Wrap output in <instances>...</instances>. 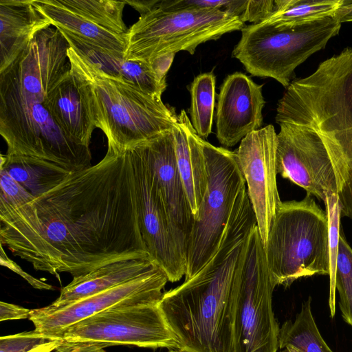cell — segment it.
<instances>
[{"instance_id": "1", "label": "cell", "mask_w": 352, "mask_h": 352, "mask_svg": "<svg viewBox=\"0 0 352 352\" xmlns=\"http://www.w3.org/2000/svg\"><path fill=\"white\" fill-rule=\"evenodd\" d=\"M0 243L60 280L108 263L148 258L128 151L101 161L16 208L0 206Z\"/></svg>"}, {"instance_id": "2", "label": "cell", "mask_w": 352, "mask_h": 352, "mask_svg": "<svg viewBox=\"0 0 352 352\" xmlns=\"http://www.w3.org/2000/svg\"><path fill=\"white\" fill-rule=\"evenodd\" d=\"M69 47L58 28L47 27L0 72V134L7 155L42 160L74 173L91 166L90 149L67 136L52 113L56 88L71 72Z\"/></svg>"}, {"instance_id": "3", "label": "cell", "mask_w": 352, "mask_h": 352, "mask_svg": "<svg viewBox=\"0 0 352 352\" xmlns=\"http://www.w3.org/2000/svg\"><path fill=\"white\" fill-rule=\"evenodd\" d=\"M256 219L245 188L209 262L159 301L182 352H234L236 272Z\"/></svg>"}, {"instance_id": "4", "label": "cell", "mask_w": 352, "mask_h": 352, "mask_svg": "<svg viewBox=\"0 0 352 352\" xmlns=\"http://www.w3.org/2000/svg\"><path fill=\"white\" fill-rule=\"evenodd\" d=\"M67 53L87 112L106 135L108 149L125 152L173 129L178 115L162 98L105 74L72 47Z\"/></svg>"}, {"instance_id": "5", "label": "cell", "mask_w": 352, "mask_h": 352, "mask_svg": "<svg viewBox=\"0 0 352 352\" xmlns=\"http://www.w3.org/2000/svg\"><path fill=\"white\" fill-rule=\"evenodd\" d=\"M275 120L314 131L331 162L352 154V48L292 80L277 104Z\"/></svg>"}, {"instance_id": "6", "label": "cell", "mask_w": 352, "mask_h": 352, "mask_svg": "<svg viewBox=\"0 0 352 352\" xmlns=\"http://www.w3.org/2000/svg\"><path fill=\"white\" fill-rule=\"evenodd\" d=\"M329 219L308 195L282 201L264 245L276 285L289 287L300 278L331 272Z\"/></svg>"}, {"instance_id": "7", "label": "cell", "mask_w": 352, "mask_h": 352, "mask_svg": "<svg viewBox=\"0 0 352 352\" xmlns=\"http://www.w3.org/2000/svg\"><path fill=\"white\" fill-rule=\"evenodd\" d=\"M140 14L125 34L124 58L151 64L180 51L194 54L198 45L225 34L241 30L239 16L208 8L164 10L156 6Z\"/></svg>"}, {"instance_id": "8", "label": "cell", "mask_w": 352, "mask_h": 352, "mask_svg": "<svg viewBox=\"0 0 352 352\" xmlns=\"http://www.w3.org/2000/svg\"><path fill=\"white\" fill-rule=\"evenodd\" d=\"M341 25L336 17L329 16L294 28L261 23L245 25L232 56L252 76L274 78L287 88L295 69L324 48Z\"/></svg>"}, {"instance_id": "9", "label": "cell", "mask_w": 352, "mask_h": 352, "mask_svg": "<svg viewBox=\"0 0 352 352\" xmlns=\"http://www.w3.org/2000/svg\"><path fill=\"white\" fill-rule=\"evenodd\" d=\"M234 352H277L280 327L272 308L276 286L257 226L252 230L236 272Z\"/></svg>"}, {"instance_id": "10", "label": "cell", "mask_w": 352, "mask_h": 352, "mask_svg": "<svg viewBox=\"0 0 352 352\" xmlns=\"http://www.w3.org/2000/svg\"><path fill=\"white\" fill-rule=\"evenodd\" d=\"M208 186L195 217L186 252L188 279L213 257L245 182L234 151L204 140Z\"/></svg>"}, {"instance_id": "11", "label": "cell", "mask_w": 352, "mask_h": 352, "mask_svg": "<svg viewBox=\"0 0 352 352\" xmlns=\"http://www.w3.org/2000/svg\"><path fill=\"white\" fill-rule=\"evenodd\" d=\"M60 338L69 342L133 345L142 348L177 349L159 302L128 304L109 308L66 329Z\"/></svg>"}, {"instance_id": "12", "label": "cell", "mask_w": 352, "mask_h": 352, "mask_svg": "<svg viewBox=\"0 0 352 352\" xmlns=\"http://www.w3.org/2000/svg\"><path fill=\"white\" fill-rule=\"evenodd\" d=\"M130 155L140 230L150 258L170 282L186 274V258L181 251L152 170L137 146Z\"/></svg>"}, {"instance_id": "13", "label": "cell", "mask_w": 352, "mask_h": 352, "mask_svg": "<svg viewBox=\"0 0 352 352\" xmlns=\"http://www.w3.org/2000/svg\"><path fill=\"white\" fill-rule=\"evenodd\" d=\"M277 133L276 168L282 177L324 203L337 196L335 169L320 138L313 131L281 123Z\"/></svg>"}, {"instance_id": "14", "label": "cell", "mask_w": 352, "mask_h": 352, "mask_svg": "<svg viewBox=\"0 0 352 352\" xmlns=\"http://www.w3.org/2000/svg\"><path fill=\"white\" fill-rule=\"evenodd\" d=\"M168 281L166 273L157 266L129 282L60 309H33L29 320L34 325L36 331L51 338L61 339L63 332L69 327L109 308L128 304L159 302L163 295L162 289Z\"/></svg>"}, {"instance_id": "15", "label": "cell", "mask_w": 352, "mask_h": 352, "mask_svg": "<svg viewBox=\"0 0 352 352\" xmlns=\"http://www.w3.org/2000/svg\"><path fill=\"white\" fill-rule=\"evenodd\" d=\"M276 145L277 133L268 124L247 135L234 151L263 245L282 202L276 182Z\"/></svg>"}, {"instance_id": "16", "label": "cell", "mask_w": 352, "mask_h": 352, "mask_svg": "<svg viewBox=\"0 0 352 352\" xmlns=\"http://www.w3.org/2000/svg\"><path fill=\"white\" fill-rule=\"evenodd\" d=\"M135 146L153 171L178 245L186 258L195 216L177 168L173 129Z\"/></svg>"}, {"instance_id": "17", "label": "cell", "mask_w": 352, "mask_h": 352, "mask_svg": "<svg viewBox=\"0 0 352 352\" xmlns=\"http://www.w3.org/2000/svg\"><path fill=\"white\" fill-rule=\"evenodd\" d=\"M263 86L239 72L224 79L216 112V136L220 144L232 147L251 132L262 128L266 103Z\"/></svg>"}, {"instance_id": "18", "label": "cell", "mask_w": 352, "mask_h": 352, "mask_svg": "<svg viewBox=\"0 0 352 352\" xmlns=\"http://www.w3.org/2000/svg\"><path fill=\"white\" fill-rule=\"evenodd\" d=\"M173 133L177 168L195 217L208 186L205 140L197 134L184 109L178 115Z\"/></svg>"}, {"instance_id": "19", "label": "cell", "mask_w": 352, "mask_h": 352, "mask_svg": "<svg viewBox=\"0 0 352 352\" xmlns=\"http://www.w3.org/2000/svg\"><path fill=\"white\" fill-rule=\"evenodd\" d=\"M158 266L151 258H138L112 262L73 280L60 290L58 298L47 310L65 307L90 296L135 279ZM160 267V266H159Z\"/></svg>"}, {"instance_id": "20", "label": "cell", "mask_w": 352, "mask_h": 352, "mask_svg": "<svg viewBox=\"0 0 352 352\" xmlns=\"http://www.w3.org/2000/svg\"><path fill=\"white\" fill-rule=\"evenodd\" d=\"M51 25L32 0H0V72L15 60L38 32Z\"/></svg>"}, {"instance_id": "21", "label": "cell", "mask_w": 352, "mask_h": 352, "mask_svg": "<svg viewBox=\"0 0 352 352\" xmlns=\"http://www.w3.org/2000/svg\"><path fill=\"white\" fill-rule=\"evenodd\" d=\"M60 32L70 47L105 74L135 86L145 93L162 98L167 86L166 82L157 76L151 65L126 59L123 54L102 49Z\"/></svg>"}, {"instance_id": "22", "label": "cell", "mask_w": 352, "mask_h": 352, "mask_svg": "<svg viewBox=\"0 0 352 352\" xmlns=\"http://www.w3.org/2000/svg\"><path fill=\"white\" fill-rule=\"evenodd\" d=\"M32 2L50 20L51 25L59 30L102 49L124 54L125 34L102 28L63 8L56 0H32Z\"/></svg>"}, {"instance_id": "23", "label": "cell", "mask_w": 352, "mask_h": 352, "mask_svg": "<svg viewBox=\"0 0 352 352\" xmlns=\"http://www.w3.org/2000/svg\"><path fill=\"white\" fill-rule=\"evenodd\" d=\"M52 113L56 122L67 136L80 145L89 148L91 135L96 128L71 72L56 88Z\"/></svg>"}, {"instance_id": "24", "label": "cell", "mask_w": 352, "mask_h": 352, "mask_svg": "<svg viewBox=\"0 0 352 352\" xmlns=\"http://www.w3.org/2000/svg\"><path fill=\"white\" fill-rule=\"evenodd\" d=\"M0 168L35 198L58 186L72 173L42 160L7 154L1 155Z\"/></svg>"}, {"instance_id": "25", "label": "cell", "mask_w": 352, "mask_h": 352, "mask_svg": "<svg viewBox=\"0 0 352 352\" xmlns=\"http://www.w3.org/2000/svg\"><path fill=\"white\" fill-rule=\"evenodd\" d=\"M311 302V298L304 301L295 320H287L280 327L278 348L283 352H333L320 333Z\"/></svg>"}, {"instance_id": "26", "label": "cell", "mask_w": 352, "mask_h": 352, "mask_svg": "<svg viewBox=\"0 0 352 352\" xmlns=\"http://www.w3.org/2000/svg\"><path fill=\"white\" fill-rule=\"evenodd\" d=\"M343 0H275L274 12L261 23L294 28L334 16Z\"/></svg>"}, {"instance_id": "27", "label": "cell", "mask_w": 352, "mask_h": 352, "mask_svg": "<svg viewBox=\"0 0 352 352\" xmlns=\"http://www.w3.org/2000/svg\"><path fill=\"white\" fill-rule=\"evenodd\" d=\"M216 76L213 72L200 74L190 83V122L197 134L205 140L212 132L215 101Z\"/></svg>"}, {"instance_id": "28", "label": "cell", "mask_w": 352, "mask_h": 352, "mask_svg": "<svg viewBox=\"0 0 352 352\" xmlns=\"http://www.w3.org/2000/svg\"><path fill=\"white\" fill-rule=\"evenodd\" d=\"M63 8L113 32L126 34L122 19L125 1L56 0Z\"/></svg>"}, {"instance_id": "29", "label": "cell", "mask_w": 352, "mask_h": 352, "mask_svg": "<svg viewBox=\"0 0 352 352\" xmlns=\"http://www.w3.org/2000/svg\"><path fill=\"white\" fill-rule=\"evenodd\" d=\"M335 287L344 320L352 327V248L340 229L335 270Z\"/></svg>"}, {"instance_id": "30", "label": "cell", "mask_w": 352, "mask_h": 352, "mask_svg": "<svg viewBox=\"0 0 352 352\" xmlns=\"http://www.w3.org/2000/svg\"><path fill=\"white\" fill-rule=\"evenodd\" d=\"M245 3L246 0H157L156 6L160 8L169 10L194 8L217 9L239 16L244 10Z\"/></svg>"}, {"instance_id": "31", "label": "cell", "mask_w": 352, "mask_h": 352, "mask_svg": "<svg viewBox=\"0 0 352 352\" xmlns=\"http://www.w3.org/2000/svg\"><path fill=\"white\" fill-rule=\"evenodd\" d=\"M0 206L19 207L35 197L3 168H0Z\"/></svg>"}, {"instance_id": "32", "label": "cell", "mask_w": 352, "mask_h": 352, "mask_svg": "<svg viewBox=\"0 0 352 352\" xmlns=\"http://www.w3.org/2000/svg\"><path fill=\"white\" fill-rule=\"evenodd\" d=\"M57 338H49L35 330L1 336L0 352H29Z\"/></svg>"}, {"instance_id": "33", "label": "cell", "mask_w": 352, "mask_h": 352, "mask_svg": "<svg viewBox=\"0 0 352 352\" xmlns=\"http://www.w3.org/2000/svg\"><path fill=\"white\" fill-rule=\"evenodd\" d=\"M275 10V0H247L245 8L239 16L244 23L246 21L258 24L267 19Z\"/></svg>"}, {"instance_id": "34", "label": "cell", "mask_w": 352, "mask_h": 352, "mask_svg": "<svg viewBox=\"0 0 352 352\" xmlns=\"http://www.w3.org/2000/svg\"><path fill=\"white\" fill-rule=\"evenodd\" d=\"M1 265L5 266L15 272L16 274L21 276L23 278H24L26 281L29 283L34 288L38 289H45V290H53L54 289V287L47 283L36 278L28 274L25 271L22 270V268L13 261H12L6 254L3 245H1Z\"/></svg>"}, {"instance_id": "35", "label": "cell", "mask_w": 352, "mask_h": 352, "mask_svg": "<svg viewBox=\"0 0 352 352\" xmlns=\"http://www.w3.org/2000/svg\"><path fill=\"white\" fill-rule=\"evenodd\" d=\"M105 347L104 344L97 342L63 340L55 352H107Z\"/></svg>"}, {"instance_id": "36", "label": "cell", "mask_w": 352, "mask_h": 352, "mask_svg": "<svg viewBox=\"0 0 352 352\" xmlns=\"http://www.w3.org/2000/svg\"><path fill=\"white\" fill-rule=\"evenodd\" d=\"M32 309L17 305L0 302V321L29 319Z\"/></svg>"}, {"instance_id": "37", "label": "cell", "mask_w": 352, "mask_h": 352, "mask_svg": "<svg viewBox=\"0 0 352 352\" xmlns=\"http://www.w3.org/2000/svg\"><path fill=\"white\" fill-rule=\"evenodd\" d=\"M175 54H169L156 58L150 65L157 76L166 80V74L175 58Z\"/></svg>"}, {"instance_id": "38", "label": "cell", "mask_w": 352, "mask_h": 352, "mask_svg": "<svg viewBox=\"0 0 352 352\" xmlns=\"http://www.w3.org/2000/svg\"><path fill=\"white\" fill-rule=\"evenodd\" d=\"M342 23L352 22V0H343V3L334 16Z\"/></svg>"}, {"instance_id": "39", "label": "cell", "mask_w": 352, "mask_h": 352, "mask_svg": "<svg viewBox=\"0 0 352 352\" xmlns=\"http://www.w3.org/2000/svg\"><path fill=\"white\" fill-rule=\"evenodd\" d=\"M63 340L55 339L43 344H41L29 352H52L61 344Z\"/></svg>"}, {"instance_id": "40", "label": "cell", "mask_w": 352, "mask_h": 352, "mask_svg": "<svg viewBox=\"0 0 352 352\" xmlns=\"http://www.w3.org/2000/svg\"><path fill=\"white\" fill-rule=\"evenodd\" d=\"M169 352H182V351L178 350V351H170Z\"/></svg>"}, {"instance_id": "41", "label": "cell", "mask_w": 352, "mask_h": 352, "mask_svg": "<svg viewBox=\"0 0 352 352\" xmlns=\"http://www.w3.org/2000/svg\"><path fill=\"white\" fill-rule=\"evenodd\" d=\"M280 352H283V351H280Z\"/></svg>"}]
</instances>
